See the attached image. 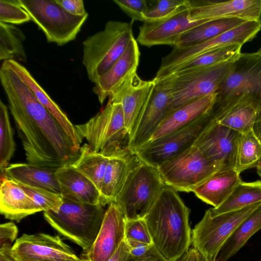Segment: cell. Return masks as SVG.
<instances>
[{
  "mask_svg": "<svg viewBox=\"0 0 261 261\" xmlns=\"http://www.w3.org/2000/svg\"><path fill=\"white\" fill-rule=\"evenodd\" d=\"M0 80L28 163L56 169L73 164L80 150L6 61Z\"/></svg>",
  "mask_w": 261,
  "mask_h": 261,
  "instance_id": "cell-1",
  "label": "cell"
},
{
  "mask_svg": "<svg viewBox=\"0 0 261 261\" xmlns=\"http://www.w3.org/2000/svg\"><path fill=\"white\" fill-rule=\"evenodd\" d=\"M190 212L177 191L165 185L144 218L154 246L168 261H177L189 249Z\"/></svg>",
  "mask_w": 261,
  "mask_h": 261,
  "instance_id": "cell-2",
  "label": "cell"
},
{
  "mask_svg": "<svg viewBox=\"0 0 261 261\" xmlns=\"http://www.w3.org/2000/svg\"><path fill=\"white\" fill-rule=\"evenodd\" d=\"M250 106L261 112V53H241L216 92L211 112L216 121L232 109Z\"/></svg>",
  "mask_w": 261,
  "mask_h": 261,
  "instance_id": "cell-3",
  "label": "cell"
},
{
  "mask_svg": "<svg viewBox=\"0 0 261 261\" xmlns=\"http://www.w3.org/2000/svg\"><path fill=\"white\" fill-rule=\"evenodd\" d=\"M93 152L108 157L130 152L122 105L109 99L106 106L87 122L75 125ZM131 153V152H130Z\"/></svg>",
  "mask_w": 261,
  "mask_h": 261,
  "instance_id": "cell-4",
  "label": "cell"
},
{
  "mask_svg": "<svg viewBox=\"0 0 261 261\" xmlns=\"http://www.w3.org/2000/svg\"><path fill=\"white\" fill-rule=\"evenodd\" d=\"M132 25V21L110 20L83 41L82 63L91 82L95 84L123 54L134 37Z\"/></svg>",
  "mask_w": 261,
  "mask_h": 261,
  "instance_id": "cell-5",
  "label": "cell"
},
{
  "mask_svg": "<svg viewBox=\"0 0 261 261\" xmlns=\"http://www.w3.org/2000/svg\"><path fill=\"white\" fill-rule=\"evenodd\" d=\"M106 211L101 205L83 204L63 198L58 212H44L43 217L54 229L86 252L97 237Z\"/></svg>",
  "mask_w": 261,
  "mask_h": 261,
  "instance_id": "cell-6",
  "label": "cell"
},
{
  "mask_svg": "<svg viewBox=\"0 0 261 261\" xmlns=\"http://www.w3.org/2000/svg\"><path fill=\"white\" fill-rule=\"evenodd\" d=\"M165 186L158 168L139 161L113 202L125 220L143 219Z\"/></svg>",
  "mask_w": 261,
  "mask_h": 261,
  "instance_id": "cell-7",
  "label": "cell"
},
{
  "mask_svg": "<svg viewBox=\"0 0 261 261\" xmlns=\"http://www.w3.org/2000/svg\"><path fill=\"white\" fill-rule=\"evenodd\" d=\"M31 19L43 32L48 42L63 45L74 40L88 14L72 15L55 0H18Z\"/></svg>",
  "mask_w": 261,
  "mask_h": 261,
  "instance_id": "cell-8",
  "label": "cell"
},
{
  "mask_svg": "<svg viewBox=\"0 0 261 261\" xmlns=\"http://www.w3.org/2000/svg\"><path fill=\"white\" fill-rule=\"evenodd\" d=\"M261 202L212 217L207 210L191 232L193 248L204 261H216L223 246L237 227Z\"/></svg>",
  "mask_w": 261,
  "mask_h": 261,
  "instance_id": "cell-9",
  "label": "cell"
},
{
  "mask_svg": "<svg viewBox=\"0 0 261 261\" xmlns=\"http://www.w3.org/2000/svg\"><path fill=\"white\" fill-rule=\"evenodd\" d=\"M233 62L223 63L182 74H170L156 79L163 82L171 94L172 101L170 112L188 103L216 93L229 72Z\"/></svg>",
  "mask_w": 261,
  "mask_h": 261,
  "instance_id": "cell-10",
  "label": "cell"
},
{
  "mask_svg": "<svg viewBox=\"0 0 261 261\" xmlns=\"http://www.w3.org/2000/svg\"><path fill=\"white\" fill-rule=\"evenodd\" d=\"M165 185L175 191L190 192L222 167L193 145L158 168Z\"/></svg>",
  "mask_w": 261,
  "mask_h": 261,
  "instance_id": "cell-11",
  "label": "cell"
},
{
  "mask_svg": "<svg viewBox=\"0 0 261 261\" xmlns=\"http://www.w3.org/2000/svg\"><path fill=\"white\" fill-rule=\"evenodd\" d=\"M215 120L210 113L185 127L149 142L137 150L135 155L140 161L157 168L192 146Z\"/></svg>",
  "mask_w": 261,
  "mask_h": 261,
  "instance_id": "cell-12",
  "label": "cell"
},
{
  "mask_svg": "<svg viewBox=\"0 0 261 261\" xmlns=\"http://www.w3.org/2000/svg\"><path fill=\"white\" fill-rule=\"evenodd\" d=\"M261 30V23L247 21L234 29L194 46L173 47L172 50L162 59L158 72L186 62L199 55L214 49L232 45H241L252 40Z\"/></svg>",
  "mask_w": 261,
  "mask_h": 261,
  "instance_id": "cell-13",
  "label": "cell"
},
{
  "mask_svg": "<svg viewBox=\"0 0 261 261\" xmlns=\"http://www.w3.org/2000/svg\"><path fill=\"white\" fill-rule=\"evenodd\" d=\"M154 79L155 85L152 94L129 139V150L135 155L137 150L149 141L171 111L172 98L169 90L163 82Z\"/></svg>",
  "mask_w": 261,
  "mask_h": 261,
  "instance_id": "cell-14",
  "label": "cell"
},
{
  "mask_svg": "<svg viewBox=\"0 0 261 261\" xmlns=\"http://www.w3.org/2000/svg\"><path fill=\"white\" fill-rule=\"evenodd\" d=\"M241 135L215 120L204 130L193 145L222 169H236Z\"/></svg>",
  "mask_w": 261,
  "mask_h": 261,
  "instance_id": "cell-15",
  "label": "cell"
},
{
  "mask_svg": "<svg viewBox=\"0 0 261 261\" xmlns=\"http://www.w3.org/2000/svg\"><path fill=\"white\" fill-rule=\"evenodd\" d=\"M17 261H55L79 257L58 236L23 234L12 248Z\"/></svg>",
  "mask_w": 261,
  "mask_h": 261,
  "instance_id": "cell-16",
  "label": "cell"
},
{
  "mask_svg": "<svg viewBox=\"0 0 261 261\" xmlns=\"http://www.w3.org/2000/svg\"><path fill=\"white\" fill-rule=\"evenodd\" d=\"M208 20L192 18L188 8L161 21L144 22L140 27L137 41L147 47L156 45L175 47L184 33Z\"/></svg>",
  "mask_w": 261,
  "mask_h": 261,
  "instance_id": "cell-17",
  "label": "cell"
},
{
  "mask_svg": "<svg viewBox=\"0 0 261 261\" xmlns=\"http://www.w3.org/2000/svg\"><path fill=\"white\" fill-rule=\"evenodd\" d=\"M189 11L190 16L195 19L210 20L238 18L246 21H260L261 0H190Z\"/></svg>",
  "mask_w": 261,
  "mask_h": 261,
  "instance_id": "cell-18",
  "label": "cell"
},
{
  "mask_svg": "<svg viewBox=\"0 0 261 261\" xmlns=\"http://www.w3.org/2000/svg\"><path fill=\"white\" fill-rule=\"evenodd\" d=\"M125 219L115 203H111L106 211L97 237L85 252L89 261H108L125 239Z\"/></svg>",
  "mask_w": 261,
  "mask_h": 261,
  "instance_id": "cell-19",
  "label": "cell"
},
{
  "mask_svg": "<svg viewBox=\"0 0 261 261\" xmlns=\"http://www.w3.org/2000/svg\"><path fill=\"white\" fill-rule=\"evenodd\" d=\"M140 52L138 42L132 38L125 51L112 66L94 84L93 92L100 104L114 95L133 75L137 73Z\"/></svg>",
  "mask_w": 261,
  "mask_h": 261,
  "instance_id": "cell-20",
  "label": "cell"
},
{
  "mask_svg": "<svg viewBox=\"0 0 261 261\" xmlns=\"http://www.w3.org/2000/svg\"><path fill=\"white\" fill-rule=\"evenodd\" d=\"M155 85L154 79L145 81L137 73L128 80L112 96V102L122 105L125 127L129 139L135 125L148 102Z\"/></svg>",
  "mask_w": 261,
  "mask_h": 261,
  "instance_id": "cell-21",
  "label": "cell"
},
{
  "mask_svg": "<svg viewBox=\"0 0 261 261\" xmlns=\"http://www.w3.org/2000/svg\"><path fill=\"white\" fill-rule=\"evenodd\" d=\"M56 176L63 198L80 203L103 206L96 186L72 165L57 169Z\"/></svg>",
  "mask_w": 261,
  "mask_h": 261,
  "instance_id": "cell-22",
  "label": "cell"
},
{
  "mask_svg": "<svg viewBox=\"0 0 261 261\" xmlns=\"http://www.w3.org/2000/svg\"><path fill=\"white\" fill-rule=\"evenodd\" d=\"M6 61L30 88L37 100L59 123L72 140L76 147L80 150L82 140L78 135L75 125L72 123L65 113L51 98L24 66L15 61Z\"/></svg>",
  "mask_w": 261,
  "mask_h": 261,
  "instance_id": "cell-23",
  "label": "cell"
},
{
  "mask_svg": "<svg viewBox=\"0 0 261 261\" xmlns=\"http://www.w3.org/2000/svg\"><path fill=\"white\" fill-rule=\"evenodd\" d=\"M216 96V93L209 95L171 111L160 124L149 142L185 127L209 114Z\"/></svg>",
  "mask_w": 261,
  "mask_h": 261,
  "instance_id": "cell-24",
  "label": "cell"
},
{
  "mask_svg": "<svg viewBox=\"0 0 261 261\" xmlns=\"http://www.w3.org/2000/svg\"><path fill=\"white\" fill-rule=\"evenodd\" d=\"M41 211L18 184L1 177L0 212L6 218L18 222L26 217Z\"/></svg>",
  "mask_w": 261,
  "mask_h": 261,
  "instance_id": "cell-25",
  "label": "cell"
},
{
  "mask_svg": "<svg viewBox=\"0 0 261 261\" xmlns=\"http://www.w3.org/2000/svg\"><path fill=\"white\" fill-rule=\"evenodd\" d=\"M57 169L29 163H16L9 164L1 177H5L19 184L61 194L56 176Z\"/></svg>",
  "mask_w": 261,
  "mask_h": 261,
  "instance_id": "cell-26",
  "label": "cell"
},
{
  "mask_svg": "<svg viewBox=\"0 0 261 261\" xmlns=\"http://www.w3.org/2000/svg\"><path fill=\"white\" fill-rule=\"evenodd\" d=\"M235 169L218 170L196 188L193 192L200 200L217 207L229 196L242 180Z\"/></svg>",
  "mask_w": 261,
  "mask_h": 261,
  "instance_id": "cell-27",
  "label": "cell"
},
{
  "mask_svg": "<svg viewBox=\"0 0 261 261\" xmlns=\"http://www.w3.org/2000/svg\"><path fill=\"white\" fill-rule=\"evenodd\" d=\"M130 152L110 157L102 181L100 194L105 206L113 202L137 161Z\"/></svg>",
  "mask_w": 261,
  "mask_h": 261,
  "instance_id": "cell-28",
  "label": "cell"
},
{
  "mask_svg": "<svg viewBox=\"0 0 261 261\" xmlns=\"http://www.w3.org/2000/svg\"><path fill=\"white\" fill-rule=\"evenodd\" d=\"M242 47L241 45H232L208 51L163 71L157 72L154 78L160 79L170 74H182L223 63L233 62L241 55Z\"/></svg>",
  "mask_w": 261,
  "mask_h": 261,
  "instance_id": "cell-29",
  "label": "cell"
},
{
  "mask_svg": "<svg viewBox=\"0 0 261 261\" xmlns=\"http://www.w3.org/2000/svg\"><path fill=\"white\" fill-rule=\"evenodd\" d=\"M247 21L238 18L208 20L184 33L174 47L185 48L195 46L234 29Z\"/></svg>",
  "mask_w": 261,
  "mask_h": 261,
  "instance_id": "cell-30",
  "label": "cell"
},
{
  "mask_svg": "<svg viewBox=\"0 0 261 261\" xmlns=\"http://www.w3.org/2000/svg\"><path fill=\"white\" fill-rule=\"evenodd\" d=\"M261 229V204L234 230L220 251L216 261H227Z\"/></svg>",
  "mask_w": 261,
  "mask_h": 261,
  "instance_id": "cell-31",
  "label": "cell"
},
{
  "mask_svg": "<svg viewBox=\"0 0 261 261\" xmlns=\"http://www.w3.org/2000/svg\"><path fill=\"white\" fill-rule=\"evenodd\" d=\"M261 202V180H241L227 198L219 206L208 209L212 217Z\"/></svg>",
  "mask_w": 261,
  "mask_h": 261,
  "instance_id": "cell-32",
  "label": "cell"
},
{
  "mask_svg": "<svg viewBox=\"0 0 261 261\" xmlns=\"http://www.w3.org/2000/svg\"><path fill=\"white\" fill-rule=\"evenodd\" d=\"M25 39L24 33L18 28L0 22V60L26 62Z\"/></svg>",
  "mask_w": 261,
  "mask_h": 261,
  "instance_id": "cell-33",
  "label": "cell"
},
{
  "mask_svg": "<svg viewBox=\"0 0 261 261\" xmlns=\"http://www.w3.org/2000/svg\"><path fill=\"white\" fill-rule=\"evenodd\" d=\"M110 158L92 151L85 143L81 147L79 156L72 165L87 176L100 192Z\"/></svg>",
  "mask_w": 261,
  "mask_h": 261,
  "instance_id": "cell-34",
  "label": "cell"
},
{
  "mask_svg": "<svg viewBox=\"0 0 261 261\" xmlns=\"http://www.w3.org/2000/svg\"><path fill=\"white\" fill-rule=\"evenodd\" d=\"M261 164V141L253 129L241 134L239 140L236 170L242 171L256 168Z\"/></svg>",
  "mask_w": 261,
  "mask_h": 261,
  "instance_id": "cell-35",
  "label": "cell"
},
{
  "mask_svg": "<svg viewBox=\"0 0 261 261\" xmlns=\"http://www.w3.org/2000/svg\"><path fill=\"white\" fill-rule=\"evenodd\" d=\"M16 145L10 121L8 107L0 100V169L3 175L13 156Z\"/></svg>",
  "mask_w": 261,
  "mask_h": 261,
  "instance_id": "cell-36",
  "label": "cell"
},
{
  "mask_svg": "<svg viewBox=\"0 0 261 261\" xmlns=\"http://www.w3.org/2000/svg\"><path fill=\"white\" fill-rule=\"evenodd\" d=\"M257 112L250 106L236 107L216 121L243 134L253 129Z\"/></svg>",
  "mask_w": 261,
  "mask_h": 261,
  "instance_id": "cell-37",
  "label": "cell"
},
{
  "mask_svg": "<svg viewBox=\"0 0 261 261\" xmlns=\"http://www.w3.org/2000/svg\"><path fill=\"white\" fill-rule=\"evenodd\" d=\"M189 0H160L144 15L146 22H155L168 19L189 8Z\"/></svg>",
  "mask_w": 261,
  "mask_h": 261,
  "instance_id": "cell-38",
  "label": "cell"
},
{
  "mask_svg": "<svg viewBox=\"0 0 261 261\" xmlns=\"http://www.w3.org/2000/svg\"><path fill=\"white\" fill-rule=\"evenodd\" d=\"M19 185L41 211L57 212L59 210L63 202V197L61 194L43 189Z\"/></svg>",
  "mask_w": 261,
  "mask_h": 261,
  "instance_id": "cell-39",
  "label": "cell"
},
{
  "mask_svg": "<svg viewBox=\"0 0 261 261\" xmlns=\"http://www.w3.org/2000/svg\"><path fill=\"white\" fill-rule=\"evenodd\" d=\"M31 20L28 13L20 6L18 0L0 1V22L20 24Z\"/></svg>",
  "mask_w": 261,
  "mask_h": 261,
  "instance_id": "cell-40",
  "label": "cell"
},
{
  "mask_svg": "<svg viewBox=\"0 0 261 261\" xmlns=\"http://www.w3.org/2000/svg\"><path fill=\"white\" fill-rule=\"evenodd\" d=\"M125 240H133L148 245H153L144 218L125 220Z\"/></svg>",
  "mask_w": 261,
  "mask_h": 261,
  "instance_id": "cell-41",
  "label": "cell"
},
{
  "mask_svg": "<svg viewBox=\"0 0 261 261\" xmlns=\"http://www.w3.org/2000/svg\"><path fill=\"white\" fill-rule=\"evenodd\" d=\"M113 2L132 19L144 22V15L148 9L144 0H114Z\"/></svg>",
  "mask_w": 261,
  "mask_h": 261,
  "instance_id": "cell-42",
  "label": "cell"
},
{
  "mask_svg": "<svg viewBox=\"0 0 261 261\" xmlns=\"http://www.w3.org/2000/svg\"><path fill=\"white\" fill-rule=\"evenodd\" d=\"M18 234L17 226L12 222L3 223L0 225V246L12 245Z\"/></svg>",
  "mask_w": 261,
  "mask_h": 261,
  "instance_id": "cell-43",
  "label": "cell"
},
{
  "mask_svg": "<svg viewBox=\"0 0 261 261\" xmlns=\"http://www.w3.org/2000/svg\"><path fill=\"white\" fill-rule=\"evenodd\" d=\"M69 13L75 16H83L87 13L82 0H55Z\"/></svg>",
  "mask_w": 261,
  "mask_h": 261,
  "instance_id": "cell-44",
  "label": "cell"
},
{
  "mask_svg": "<svg viewBox=\"0 0 261 261\" xmlns=\"http://www.w3.org/2000/svg\"><path fill=\"white\" fill-rule=\"evenodd\" d=\"M130 250L132 256L138 257L146 253L153 245L133 240H125Z\"/></svg>",
  "mask_w": 261,
  "mask_h": 261,
  "instance_id": "cell-45",
  "label": "cell"
},
{
  "mask_svg": "<svg viewBox=\"0 0 261 261\" xmlns=\"http://www.w3.org/2000/svg\"><path fill=\"white\" fill-rule=\"evenodd\" d=\"M131 255V254H130ZM128 261H168L157 250L153 245L150 249L143 255L134 257L130 256Z\"/></svg>",
  "mask_w": 261,
  "mask_h": 261,
  "instance_id": "cell-46",
  "label": "cell"
},
{
  "mask_svg": "<svg viewBox=\"0 0 261 261\" xmlns=\"http://www.w3.org/2000/svg\"><path fill=\"white\" fill-rule=\"evenodd\" d=\"M130 256L129 248L124 240L108 261H128Z\"/></svg>",
  "mask_w": 261,
  "mask_h": 261,
  "instance_id": "cell-47",
  "label": "cell"
},
{
  "mask_svg": "<svg viewBox=\"0 0 261 261\" xmlns=\"http://www.w3.org/2000/svg\"><path fill=\"white\" fill-rule=\"evenodd\" d=\"M12 246L10 245L0 246V261H17L13 254Z\"/></svg>",
  "mask_w": 261,
  "mask_h": 261,
  "instance_id": "cell-48",
  "label": "cell"
},
{
  "mask_svg": "<svg viewBox=\"0 0 261 261\" xmlns=\"http://www.w3.org/2000/svg\"><path fill=\"white\" fill-rule=\"evenodd\" d=\"M178 261H204L201 254L195 248L189 249Z\"/></svg>",
  "mask_w": 261,
  "mask_h": 261,
  "instance_id": "cell-49",
  "label": "cell"
},
{
  "mask_svg": "<svg viewBox=\"0 0 261 261\" xmlns=\"http://www.w3.org/2000/svg\"><path fill=\"white\" fill-rule=\"evenodd\" d=\"M253 130L257 138L261 141V112L257 114Z\"/></svg>",
  "mask_w": 261,
  "mask_h": 261,
  "instance_id": "cell-50",
  "label": "cell"
},
{
  "mask_svg": "<svg viewBox=\"0 0 261 261\" xmlns=\"http://www.w3.org/2000/svg\"><path fill=\"white\" fill-rule=\"evenodd\" d=\"M55 261H89L86 258H79L75 259H63V260H55Z\"/></svg>",
  "mask_w": 261,
  "mask_h": 261,
  "instance_id": "cell-51",
  "label": "cell"
},
{
  "mask_svg": "<svg viewBox=\"0 0 261 261\" xmlns=\"http://www.w3.org/2000/svg\"><path fill=\"white\" fill-rule=\"evenodd\" d=\"M256 172L261 178V164H260L256 168Z\"/></svg>",
  "mask_w": 261,
  "mask_h": 261,
  "instance_id": "cell-52",
  "label": "cell"
},
{
  "mask_svg": "<svg viewBox=\"0 0 261 261\" xmlns=\"http://www.w3.org/2000/svg\"><path fill=\"white\" fill-rule=\"evenodd\" d=\"M260 22L261 23V19L260 20ZM258 51H259L260 53H261V47L259 49V50Z\"/></svg>",
  "mask_w": 261,
  "mask_h": 261,
  "instance_id": "cell-53",
  "label": "cell"
}]
</instances>
